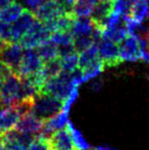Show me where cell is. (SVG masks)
<instances>
[{
  "label": "cell",
  "mask_w": 149,
  "mask_h": 150,
  "mask_svg": "<svg viewBox=\"0 0 149 150\" xmlns=\"http://www.w3.org/2000/svg\"><path fill=\"white\" fill-rule=\"evenodd\" d=\"M59 1L61 2V4L64 5L66 11L68 12V13H71V12H72L73 7H74V5L76 4V2H77L78 0H59Z\"/></svg>",
  "instance_id": "obj_31"
},
{
  "label": "cell",
  "mask_w": 149,
  "mask_h": 150,
  "mask_svg": "<svg viewBox=\"0 0 149 150\" xmlns=\"http://www.w3.org/2000/svg\"><path fill=\"white\" fill-rule=\"evenodd\" d=\"M133 0H112V10L121 13L123 16L130 14Z\"/></svg>",
  "instance_id": "obj_26"
},
{
  "label": "cell",
  "mask_w": 149,
  "mask_h": 150,
  "mask_svg": "<svg viewBox=\"0 0 149 150\" xmlns=\"http://www.w3.org/2000/svg\"><path fill=\"white\" fill-rule=\"evenodd\" d=\"M37 53L39 54V56L44 62L60 57V52L58 46L56 44H54L53 42L50 41V40H48V41L44 42L40 46H38Z\"/></svg>",
  "instance_id": "obj_16"
},
{
  "label": "cell",
  "mask_w": 149,
  "mask_h": 150,
  "mask_svg": "<svg viewBox=\"0 0 149 150\" xmlns=\"http://www.w3.org/2000/svg\"><path fill=\"white\" fill-rule=\"evenodd\" d=\"M28 150H50L48 137H45L41 134H38V136L36 135V138L30 145Z\"/></svg>",
  "instance_id": "obj_28"
},
{
  "label": "cell",
  "mask_w": 149,
  "mask_h": 150,
  "mask_svg": "<svg viewBox=\"0 0 149 150\" xmlns=\"http://www.w3.org/2000/svg\"><path fill=\"white\" fill-rule=\"evenodd\" d=\"M44 120H40L31 111L25 113L16 124L14 130L20 133H28V134L37 135L42 132L44 127Z\"/></svg>",
  "instance_id": "obj_10"
},
{
  "label": "cell",
  "mask_w": 149,
  "mask_h": 150,
  "mask_svg": "<svg viewBox=\"0 0 149 150\" xmlns=\"http://www.w3.org/2000/svg\"><path fill=\"white\" fill-rule=\"evenodd\" d=\"M93 150H115V149L110 148V147H106V146H97V147H95Z\"/></svg>",
  "instance_id": "obj_37"
},
{
  "label": "cell",
  "mask_w": 149,
  "mask_h": 150,
  "mask_svg": "<svg viewBox=\"0 0 149 150\" xmlns=\"http://www.w3.org/2000/svg\"><path fill=\"white\" fill-rule=\"evenodd\" d=\"M5 43H7V42H3V41H1V40H0V50L3 48V46L5 45Z\"/></svg>",
  "instance_id": "obj_39"
},
{
  "label": "cell",
  "mask_w": 149,
  "mask_h": 150,
  "mask_svg": "<svg viewBox=\"0 0 149 150\" xmlns=\"http://www.w3.org/2000/svg\"><path fill=\"white\" fill-rule=\"evenodd\" d=\"M26 10V8L18 1H12L9 5L0 11V20L6 24L14 23Z\"/></svg>",
  "instance_id": "obj_14"
},
{
  "label": "cell",
  "mask_w": 149,
  "mask_h": 150,
  "mask_svg": "<svg viewBox=\"0 0 149 150\" xmlns=\"http://www.w3.org/2000/svg\"><path fill=\"white\" fill-rule=\"evenodd\" d=\"M147 1V4H148V6H149V0H146Z\"/></svg>",
  "instance_id": "obj_41"
},
{
  "label": "cell",
  "mask_w": 149,
  "mask_h": 150,
  "mask_svg": "<svg viewBox=\"0 0 149 150\" xmlns=\"http://www.w3.org/2000/svg\"><path fill=\"white\" fill-rule=\"evenodd\" d=\"M50 33L42 22L36 20L32 28L20 39V45L25 49H35L50 39Z\"/></svg>",
  "instance_id": "obj_4"
},
{
  "label": "cell",
  "mask_w": 149,
  "mask_h": 150,
  "mask_svg": "<svg viewBox=\"0 0 149 150\" xmlns=\"http://www.w3.org/2000/svg\"><path fill=\"white\" fill-rule=\"evenodd\" d=\"M119 44V56L121 61H137L142 59L143 53L147 51L149 47L146 38L136 35H128Z\"/></svg>",
  "instance_id": "obj_2"
},
{
  "label": "cell",
  "mask_w": 149,
  "mask_h": 150,
  "mask_svg": "<svg viewBox=\"0 0 149 150\" xmlns=\"http://www.w3.org/2000/svg\"><path fill=\"white\" fill-rule=\"evenodd\" d=\"M34 14L38 21L42 23L49 22L60 16L68 13L59 0H46L34 9Z\"/></svg>",
  "instance_id": "obj_7"
},
{
  "label": "cell",
  "mask_w": 149,
  "mask_h": 150,
  "mask_svg": "<svg viewBox=\"0 0 149 150\" xmlns=\"http://www.w3.org/2000/svg\"><path fill=\"white\" fill-rule=\"evenodd\" d=\"M92 44H94V41L91 36H78L74 38V49L78 53L89 48Z\"/></svg>",
  "instance_id": "obj_27"
},
{
  "label": "cell",
  "mask_w": 149,
  "mask_h": 150,
  "mask_svg": "<svg viewBox=\"0 0 149 150\" xmlns=\"http://www.w3.org/2000/svg\"><path fill=\"white\" fill-rule=\"evenodd\" d=\"M74 16L71 13H66L64 16H60L56 18L49 21V22L43 23L47 30L50 33H54V32H62V31H71L73 25V21H74Z\"/></svg>",
  "instance_id": "obj_13"
},
{
  "label": "cell",
  "mask_w": 149,
  "mask_h": 150,
  "mask_svg": "<svg viewBox=\"0 0 149 150\" xmlns=\"http://www.w3.org/2000/svg\"><path fill=\"white\" fill-rule=\"evenodd\" d=\"M130 16L139 23L149 18V6L146 0H133Z\"/></svg>",
  "instance_id": "obj_18"
},
{
  "label": "cell",
  "mask_w": 149,
  "mask_h": 150,
  "mask_svg": "<svg viewBox=\"0 0 149 150\" xmlns=\"http://www.w3.org/2000/svg\"><path fill=\"white\" fill-rule=\"evenodd\" d=\"M22 112L16 105L4 107L0 110V129L2 133L13 130L16 124L22 117Z\"/></svg>",
  "instance_id": "obj_12"
},
{
  "label": "cell",
  "mask_w": 149,
  "mask_h": 150,
  "mask_svg": "<svg viewBox=\"0 0 149 150\" xmlns=\"http://www.w3.org/2000/svg\"><path fill=\"white\" fill-rule=\"evenodd\" d=\"M128 35L129 34H128V31L125 28V26L123 27L117 26L115 28L105 29V30L102 32V39L112 41L115 44H119L127 38Z\"/></svg>",
  "instance_id": "obj_21"
},
{
  "label": "cell",
  "mask_w": 149,
  "mask_h": 150,
  "mask_svg": "<svg viewBox=\"0 0 149 150\" xmlns=\"http://www.w3.org/2000/svg\"><path fill=\"white\" fill-rule=\"evenodd\" d=\"M102 85H103V83H102L101 81L94 82V83L91 84V89L93 91H99L100 89H101Z\"/></svg>",
  "instance_id": "obj_34"
},
{
  "label": "cell",
  "mask_w": 149,
  "mask_h": 150,
  "mask_svg": "<svg viewBox=\"0 0 149 150\" xmlns=\"http://www.w3.org/2000/svg\"><path fill=\"white\" fill-rule=\"evenodd\" d=\"M5 71H6V67L1 62V60H0V87H1L2 82H3V80H4Z\"/></svg>",
  "instance_id": "obj_33"
},
{
  "label": "cell",
  "mask_w": 149,
  "mask_h": 150,
  "mask_svg": "<svg viewBox=\"0 0 149 150\" xmlns=\"http://www.w3.org/2000/svg\"><path fill=\"white\" fill-rule=\"evenodd\" d=\"M74 34L72 31L54 32L50 35V41L58 46V48L74 47Z\"/></svg>",
  "instance_id": "obj_20"
},
{
  "label": "cell",
  "mask_w": 149,
  "mask_h": 150,
  "mask_svg": "<svg viewBox=\"0 0 149 150\" xmlns=\"http://www.w3.org/2000/svg\"><path fill=\"white\" fill-rule=\"evenodd\" d=\"M142 59H143L144 61H146L147 63H149V50L144 52L143 56H142Z\"/></svg>",
  "instance_id": "obj_36"
},
{
  "label": "cell",
  "mask_w": 149,
  "mask_h": 150,
  "mask_svg": "<svg viewBox=\"0 0 149 150\" xmlns=\"http://www.w3.org/2000/svg\"><path fill=\"white\" fill-rule=\"evenodd\" d=\"M62 104L58 99L43 93H38L34 97L31 112L42 120H47L53 115H57L62 109Z\"/></svg>",
  "instance_id": "obj_3"
},
{
  "label": "cell",
  "mask_w": 149,
  "mask_h": 150,
  "mask_svg": "<svg viewBox=\"0 0 149 150\" xmlns=\"http://www.w3.org/2000/svg\"><path fill=\"white\" fill-rule=\"evenodd\" d=\"M66 129L70 132L71 137H72L73 143H74V146L76 150H89L90 145L87 141L85 140V138L83 137L82 133L79 130L74 127L73 122L71 120H68V124H66Z\"/></svg>",
  "instance_id": "obj_22"
},
{
  "label": "cell",
  "mask_w": 149,
  "mask_h": 150,
  "mask_svg": "<svg viewBox=\"0 0 149 150\" xmlns=\"http://www.w3.org/2000/svg\"><path fill=\"white\" fill-rule=\"evenodd\" d=\"M99 60V54H98V46L96 43L92 44L89 48L85 49L84 51L80 52L79 54V69H84L89 65L93 64Z\"/></svg>",
  "instance_id": "obj_17"
},
{
  "label": "cell",
  "mask_w": 149,
  "mask_h": 150,
  "mask_svg": "<svg viewBox=\"0 0 149 150\" xmlns=\"http://www.w3.org/2000/svg\"><path fill=\"white\" fill-rule=\"evenodd\" d=\"M99 0H78L72 9V14L74 18H88L92 14L94 5Z\"/></svg>",
  "instance_id": "obj_19"
},
{
  "label": "cell",
  "mask_w": 149,
  "mask_h": 150,
  "mask_svg": "<svg viewBox=\"0 0 149 150\" xmlns=\"http://www.w3.org/2000/svg\"><path fill=\"white\" fill-rule=\"evenodd\" d=\"M23 55H24V48L20 44L16 42H7L0 50L1 62L16 74L20 64Z\"/></svg>",
  "instance_id": "obj_5"
},
{
  "label": "cell",
  "mask_w": 149,
  "mask_h": 150,
  "mask_svg": "<svg viewBox=\"0 0 149 150\" xmlns=\"http://www.w3.org/2000/svg\"><path fill=\"white\" fill-rule=\"evenodd\" d=\"M61 71L73 73L77 69H79V54L77 51L70 52L59 57Z\"/></svg>",
  "instance_id": "obj_23"
},
{
  "label": "cell",
  "mask_w": 149,
  "mask_h": 150,
  "mask_svg": "<svg viewBox=\"0 0 149 150\" xmlns=\"http://www.w3.org/2000/svg\"><path fill=\"white\" fill-rule=\"evenodd\" d=\"M78 95H79V88H78L77 86H75V87L73 88L72 92H71L70 96L66 98V100L64 101V104H62V109H64V110L70 111L72 105L74 104L76 99L78 98Z\"/></svg>",
  "instance_id": "obj_30"
},
{
  "label": "cell",
  "mask_w": 149,
  "mask_h": 150,
  "mask_svg": "<svg viewBox=\"0 0 149 150\" xmlns=\"http://www.w3.org/2000/svg\"><path fill=\"white\" fill-rule=\"evenodd\" d=\"M43 64L44 61L41 59L37 51H34L33 49H27V51L24 52L16 75L20 78L32 77L42 69Z\"/></svg>",
  "instance_id": "obj_6"
},
{
  "label": "cell",
  "mask_w": 149,
  "mask_h": 150,
  "mask_svg": "<svg viewBox=\"0 0 149 150\" xmlns=\"http://www.w3.org/2000/svg\"><path fill=\"white\" fill-rule=\"evenodd\" d=\"M23 1H24L30 8H32V9H36V8L44 1V0H23Z\"/></svg>",
  "instance_id": "obj_32"
},
{
  "label": "cell",
  "mask_w": 149,
  "mask_h": 150,
  "mask_svg": "<svg viewBox=\"0 0 149 150\" xmlns=\"http://www.w3.org/2000/svg\"><path fill=\"white\" fill-rule=\"evenodd\" d=\"M94 30V24L91 18H75L71 31L75 37L78 36H91Z\"/></svg>",
  "instance_id": "obj_15"
},
{
  "label": "cell",
  "mask_w": 149,
  "mask_h": 150,
  "mask_svg": "<svg viewBox=\"0 0 149 150\" xmlns=\"http://www.w3.org/2000/svg\"><path fill=\"white\" fill-rule=\"evenodd\" d=\"M0 150H12V149H10V148H8L7 146H5V145H0Z\"/></svg>",
  "instance_id": "obj_38"
},
{
  "label": "cell",
  "mask_w": 149,
  "mask_h": 150,
  "mask_svg": "<svg viewBox=\"0 0 149 150\" xmlns=\"http://www.w3.org/2000/svg\"><path fill=\"white\" fill-rule=\"evenodd\" d=\"M104 64L101 60H97L96 62H94L93 64L89 65L88 67L84 69H81L82 71V83L84 82H87L89 80L93 79V78L97 77L100 73H102L104 69Z\"/></svg>",
  "instance_id": "obj_24"
},
{
  "label": "cell",
  "mask_w": 149,
  "mask_h": 150,
  "mask_svg": "<svg viewBox=\"0 0 149 150\" xmlns=\"http://www.w3.org/2000/svg\"><path fill=\"white\" fill-rule=\"evenodd\" d=\"M41 71L47 80L52 77L57 76L61 71V65H60L59 58L44 62L43 67L41 69Z\"/></svg>",
  "instance_id": "obj_25"
},
{
  "label": "cell",
  "mask_w": 149,
  "mask_h": 150,
  "mask_svg": "<svg viewBox=\"0 0 149 150\" xmlns=\"http://www.w3.org/2000/svg\"><path fill=\"white\" fill-rule=\"evenodd\" d=\"M12 1H14V0H0V11L7 5H9Z\"/></svg>",
  "instance_id": "obj_35"
},
{
  "label": "cell",
  "mask_w": 149,
  "mask_h": 150,
  "mask_svg": "<svg viewBox=\"0 0 149 150\" xmlns=\"http://www.w3.org/2000/svg\"><path fill=\"white\" fill-rule=\"evenodd\" d=\"M74 87L72 83V73L61 71L57 76L46 81L40 93L50 95L64 103L70 96Z\"/></svg>",
  "instance_id": "obj_1"
},
{
  "label": "cell",
  "mask_w": 149,
  "mask_h": 150,
  "mask_svg": "<svg viewBox=\"0 0 149 150\" xmlns=\"http://www.w3.org/2000/svg\"><path fill=\"white\" fill-rule=\"evenodd\" d=\"M0 40L3 42H11V27L0 20Z\"/></svg>",
  "instance_id": "obj_29"
},
{
  "label": "cell",
  "mask_w": 149,
  "mask_h": 150,
  "mask_svg": "<svg viewBox=\"0 0 149 150\" xmlns=\"http://www.w3.org/2000/svg\"><path fill=\"white\" fill-rule=\"evenodd\" d=\"M37 18L34 12L29 9L25 10L24 13L13 23L11 27V42H20V39L32 28Z\"/></svg>",
  "instance_id": "obj_9"
},
{
  "label": "cell",
  "mask_w": 149,
  "mask_h": 150,
  "mask_svg": "<svg viewBox=\"0 0 149 150\" xmlns=\"http://www.w3.org/2000/svg\"><path fill=\"white\" fill-rule=\"evenodd\" d=\"M99 59L103 62L104 67H112L121 63L119 45L112 41L102 39L97 43Z\"/></svg>",
  "instance_id": "obj_8"
},
{
  "label": "cell",
  "mask_w": 149,
  "mask_h": 150,
  "mask_svg": "<svg viewBox=\"0 0 149 150\" xmlns=\"http://www.w3.org/2000/svg\"><path fill=\"white\" fill-rule=\"evenodd\" d=\"M100 1V0H99ZM101 1H112V0H101Z\"/></svg>",
  "instance_id": "obj_40"
},
{
  "label": "cell",
  "mask_w": 149,
  "mask_h": 150,
  "mask_svg": "<svg viewBox=\"0 0 149 150\" xmlns=\"http://www.w3.org/2000/svg\"><path fill=\"white\" fill-rule=\"evenodd\" d=\"M50 150H76L68 129L54 131L48 137Z\"/></svg>",
  "instance_id": "obj_11"
}]
</instances>
